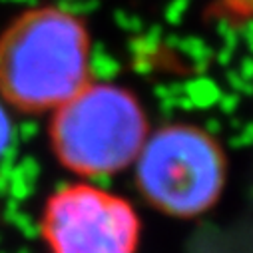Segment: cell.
Instances as JSON below:
<instances>
[{
	"instance_id": "obj_1",
	"label": "cell",
	"mask_w": 253,
	"mask_h": 253,
	"mask_svg": "<svg viewBox=\"0 0 253 253\" xmlns=\"http://www.w3.org/2000/svg\"><path fill=\"white\" fill-rule=\"evenodd\" d=\"M90 38L54 6L14 18L0 34V96L24 112H54L90 82Z\"/></svg>"
},
{
	"instance_id": "obj_2",
	"label": "cell",
	"mask_w": 253,
	"mask_h": 253,
	"mask_svg": "<svg viewBox=\"0 0 253 253\" xmlns=\"http://www.w3.org/2000/svg\"><path fill=\"white\" fill-rule=\"evenodd\" d=\"M150 134L142 104L114 84L88 82L52 112L56 158L80 175H112L132 166Z\"/></svg>"
},
{
	"instance_id": "obj_3",
	"label": "cell",
	"mask_w": 253,
	"mask_h": 253,
	"mask_svg": "<svg viewBox=\"0 0 253 253\" xmlns=\"http://www.w3.org/2000/svg\"><path fill=\"white\" fill-rule=\"evenodd\" d=\"M134 164L144 198L177 217L210 210L225 181L221 146L206 130L189 124H169L150 132Z\"/></svg>"
},
{
	"instance_id": "obj_4",
	"label": "cell",
	"mask_w": 253,
	"mask_h": 253,
	"mask_svg": "<svg viewBox=\"0 0 253 253\" xmlns=\"http://www.w3.org/2000/svg\"><path fill=\"white\" fill-rule=\"evenodd\" d=\"M42 235L52 253H136L140 219L124 198L70 183L46 202Z\"/></svg>"
},
{
	"instance_id": "obj_5",
	"label": "cell",
	"mask_w": 253,
	"mask_h": 253,
	"mask_svg": "<svg viewBox=\"0 0 253 253\" xmlns=\"http://www.w3.org/2000/svg\"><path fill=\"white\" fill-rule=\"evenodd\" d=\"M12 142V118L8 112V104L0 96V158H2Z\"/></svg>"
}]
</instances>
